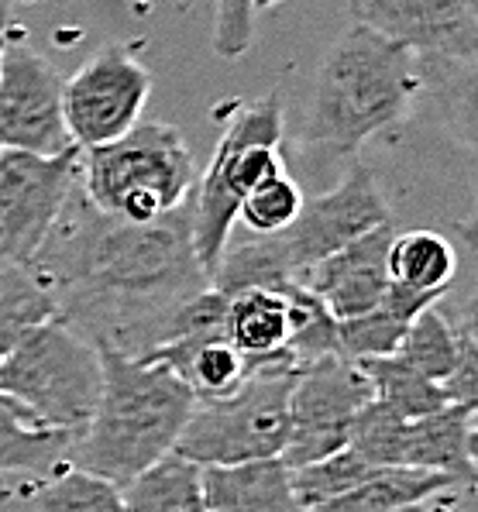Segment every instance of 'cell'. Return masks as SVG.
Returning <instances> with one entry per match:
<instances>
[{"label": "cell", "mask_w": 478, "mask_h": 512, "mask_svg": "<svg viewBox=\"0 0 478 512\" xmlns=\"http://www.w3.org/2000/svg\"><path fill=\"white\" fill-rule=\"evenodd\" d=\"M458 272V255L451 241L434 231H406L389 244V282L410 293L441 299Z\"/></svg>", "instance_id": "ffe728a7"}, {"label": "cell", "mask_w": 478, "mask_h": 512, "mask_svg": "<svg viewBox=\"0 0 478 512\" xmlns=\"http://www.w3.org/2000/svg\"><path fill=\"white\" fill-rule=\"evenodd\" d=\"M396 231L393 224H382L362 234L341 251L327 255L303 275V286L327 306L334 320H355L375 310L389 289V244Z\"/></svg>", "instance_id": "5bb4252c"}, {"label": "cell", "mask_w": 478, "mask_h": 512, "mask_svg": "<svg viewBox=\"0 0 478 512\" xmlns=\"http://www.w3.org/2000/svg\"><path fill=\"white\" fill-rule=\"evenodd\" d=\"M279 141L282 100L276 93L234 110L231 124L217 141L214 159L193 189V248L210 279L231 244L241 200L262 183L282 176Z\"/></svg>", "instance_id": "8992f818"}, {"label": "cell", "mask_w": 478, "mask_h": 512, "mask_svg": "<svg viewBox=\"0 0 478 512\" xmlns=\"http://www.w3.org/2000/svg\"><path fill=\"white\" fill-rule=\"evenodd\" d=\"M358 365H362L365 378L372 382L375 399L386 403L389 409H396L403 420H420V416H430L448 406L441 385L423 378L417 368L406 365L399 354H389V358H365V361H358Z\"/></svg>", "instance_id": "7402d4cb"}, {"label": "cell", "mask_w": 478, "mask_h": 512, "mask_svg": "<svg viewBox=\"0 0 478 512\" xmlns=\"http://www.w3.org/2000/svg\"><path fill=\"white\" fill-rule=\"evenodd\" d=\"M396 512H427V506H423V502H417V506H403V509H396Z\"/></svg>", "instance_id": "d590c367"}, {"label": "cell", "mask_w": 478, "mask_h": 512, "mask_svg": "<svg viewBox=\"0 0 478 512\" xmlns=\"http://www.w3.org/2000/svg\"><path fill=\"white\" fill-rule=\"evenodd\" d=\"M303 203L307 200H303L300 183H293V179L282 172V176L262 183L241 200L238 220L252 234H282L296 217H300Z\"/></svg>", "instance_id": "f1b7e54d"}, {"label": "cell", "mask_w": 478, "mask_h": 512, "mask_svg": "<svg viewBox=\"0 0 478 512\" xmlns=\"http://www.w3.org/2000/svg\"><path fill=\"white\" fill-rule=\"evenodd\" d=\"M152 76L124 45H104L62 83V110L73 148L93 152L124 138L141 121Z\"/></svg>", "instance_id": "9c48e42d"}, {"label": "cell", "mask_w": 478, "mask_h": 512, "mask_svg": "<svg viewBox=\"0 0 478 512\" xmlns=\"http://www.w3.org/2000/svg\"><path fill=\"white\" fill-rule=\"evenodd\" d=\"M372 471H375L372 464L365 458H358L351 447H344V451L331 454V458H324V461L293 468L289 471V482H293V492H296V499H300V506L313 512L317 506H324V502L341 499L344 492L362 485Z\"/></svg>", "instance_id": "484cf974"}, {"label": "cell", "mask_w": 478, "mask_h": 512, "mask_svg": "<svg viewBox=\"0 0 478 512\" xmlns=\"http://www.w3.org/2000/svg\"><path fill=\"white\" fill-rule=\"evenodd\" d=\"M382 224H389V207L382 200V189L368 165L351 159L338 186L320 193L317 200L303 203L300 217L282 234H269V238L276 241V251L286 262L289 275L300 282L317 262H324L327 255H334L344 244H351Z\"/></svg>", "instance_id": "8fae6325"}, {"label": "cell", "mask_w": 478, "mask_h": 512, "mask_svg": "<svg viewBox=\"0 0 478 512\" xmlns=\"http://www.w3.org/2000/svg\"><path fill=\"white\" fill-rule=\"evenodd\" d=\"M38 512H124V488L66 464L38 495Z\"/></svg>", "instance_id": "4316f807"}, {"label": "cell", "mask_w": 478, "mask_h": 512, "mask_svg": "<svg viewBox=\"0 0 478 512\" xmlns=\"http://www.w3.org/2000/svg\"><path fill=\"white\" fill-rule=\"evenodd\" d=\"M76 433L45 427L31 409L0 392V475H35L66 464Z\"/></svg>", "instance_id": "e0dca14e"}, {"label": "cell", "mask_w": 478, "mask_h": 512, "mask_svg": "<svg viewBox=\"0 0 478 512\" xmlns=\"http://www.w3.org/2000/svg\"><path fill=\"white\" fill-rule=\"evenodd\" d=\"M11 14H14V0H0V31L11 25Z\"/></svg>", "instance_id": "e575fe53"}, {"label": "cell", "mask_w": 478, "mask_h": 512, "mask_svg": "<svg viewBox=\"0 0 478 512\" xmlns=\"http://www.w3.org/2000/svg\"><path fill=\"white\" fill-rule=\"evenodd\" d=\"M437 303V296L427 293H410L403 286L389 282L386 296L375 310L362 313L355 320H341L338 324V344L341 354L351 361H365V358H389L399 351L406 330L423 310Z\"/></svg>", "instance_id": "2e32d148"}, {"label": "cell", "mask_w": 478, "mask_h": 512, "mask_svg": "<svg viewBox=\"0 0 478 512\" xmlns=\"http://www.w3.org/2000/svg\"><path fill=\"white\" fill-rule=\"evenodd\" d=\"M437 97L451 131L478 152V59L475 62H434Z\"/></svg>", "instance_id": "83f0119b"}, {"label": "cell", "mask_w": 478, "mask_h": 512, "mask_svg": "<svg viewBox=\"0 0 478 512\" xmlns=\"http://www.w3.org/2000/svg\"><path fill=\"white\" fill-rule=\"evenodd\" d=\"M351 14L434 62L478 59V0H351Z\"/></svg>", "instance_id": "4fadbf2b"}, {"label": "cell", "mask_w": 478, "mask_h": 512, "mask_svg": "<svg viewBox=\"0 0 478 512\" xmlns=\"http://www.w3.org/2000/svg\"><path fill=\"white\" fill-rule=\"evenodd\" d=\"M396 354L410 368H417L423 378L441 385L451 375L454 361H458V330H454V324L444 313H437L430 306L410 324Z\"/></svg>", "instance_id": "d4e9b609"}, {"label": "cell", "mask_w": 478, "mask_h": 512, "mask_svg": "<svg viewBox=\"0 0 478 512\" xmlns=\"http://www.w3.org/2000/svg\"><path fill=\"white\" fill-rule=\"evenodd\" d=\"M468 461H472V475L478 482V423H472V430H468Z\"/></svg>", "instance_id": "836d02e7"}, {"label": "cell", "mask_w": 478, "mask_h": 512, "mask_svg": "<svg viewBox=\"0 0 478 512\" xmlns=\"http://www.w3.org/2000/svg\"><path fill=\"white\" fill-rule=\"evenodd\" d=\"M406 427H410V420H403L396 409H389L379 399H372L358 409L348 433V447L372 468H406Z\"/></svg>", "instance_id": "cb8c5ba5"}, {"label": "cell", "mask_w": 478, "mask_h": 512, "mask_svg": "<svg viewBox=\"0 0 478 512\" xmlns=\"http://www.w3.org/2000/svg\"><path fill=\"white\" fill-rule=\"evenodd\" d=\"M454 327L478 344V296L465 299V303L458 306V313H454Z\"/></svg>", "instance_id": "1f68e13d"}, {"label": "cell", "mask_w": 478, "mask_h": 512, "mask_svg": "<svg viewBox=\"0 0 478 512\" xmlns=\"http://www.w3.org/2000/svg\"><path fill=\"white\" fill-rule=\"evenodd\" d=\"M80 183L100 214L148 224L190 200L197 189V169L172 124L138 121L111 145L80 152Z\"/></svg>", "instance_id": "277c9868"}, {"label": "cell", "mask_w": 478, "mask_h": 512, "mask_svg": "<svg viewBox=\"0 0 478 512\" xmlns=\"http://www.w3.org/2000/svg\"><path fill=\"white\" fill-rule=\"evenodd\" d=\"M62 76L31 45L7 42L0 59V152L56 159L73 152Z\"/></svg>", "instance_id": "7c38bea8"}, {"label": "cell", "mask_w": 478, "mask_h": 512, "mask_svg": "<svg viewBox=\"0 0 478 512\" xmlns=\"http://www.w3.org/2000/svg\"><path fill=\"white\" fill-rule=\"evenodd\" d=\"M124 512H210L203 499V468L166 454L124 488Z\"/></svg>", "instance_id": "44dd1931"}, {"label": "cell", "mask_w": 478, "mask_h": 512, "mask_svg": "<svg viewBox=\"0 0 478 512\" xmlns=\"http://www.w3.org/2000/svg\"><path fill=\"white\" fill-rule=\"evenodd\" d=\"M97 351L104 389L90 423L73 437L66 464L128 488L141 471L176 451L197 399L159 361L124 358L114 348Z\"/></svg>", "instance_id": "7a4b0ae2"}, {"label": "cell", "mask_w": 478, "mask_h": 512, "mask_svg": "<svg viewBox=\"0 0 478 512\" xmlns=\"http://www.w3.org/2000/svg\"><path fill=\"white\" fill-rule=\"evenodd\" d=\"M104 365L93 341L62 320L31 327L0 361V392L31 409L45 427L80 433L97 409Z\"/></svg>", "instance_id": "52a82bcc"}, {"label": "cell", "mask_w": 478, "mask_h": 512, "mask_svg": "<svg viewBox=\"0 0 478 512\" xmlns=\"http://www.w3.org/2000/svg\"><path fill=\"white\" fill-rule=\"evenodd\" d=\"M448 475L437 471H420V468H375L362 485H355L351 492H344L341 499L324 502L313 512H396L403 506H417V502L430 499L437 492L458 488Z\"/></svg>", "instance_id": "d6986e66"}, {"label": "cell", "mask_w": 478, "mask_h": 512, "mask_svg": "<svg viewBox=\"0 0 478 512\" xmlns=\"http://www.w3.org/2000/svg\"><path fill=\"white\" fill-rule=\"evenodd\" d=\"M28 272L49 289L56 320L97 348L148 358L169 341L179 310L210 289L193 248V196L179 210L128 224L69 193Z\"/></svg>", "instance_id": "6da1fadb"}, {"label": "cell", "mask_w": 478, "mask_h": 512, "mask_svg": "<svg viewBox=\"0 0 478 512\" xmlns=\"http://www.w3.org/2000/svg\"><path fill=\"white\" fill-rule=\"evenodd\" d=\"M296 375L300 365L293 358L255 365L231 396L203 399L193 406L172 454L200 468L282 458L289 440V399Z\"/></svg>", "instance_id": "5b68a950"}, {"label": "cell", "mask_w": 478, "mask_h": 512, "mask_svg": "<svg viewBox=\"0 0 478 512\" xmlns=\"http://www.w3.org/2000/svg\"><path fill=\"white\" fill-rule=\"evenodd\" d=\"M203 499L210 512H307L279 458L203 468Z\"/></svg>", "instance_id": "9a60e30c"}, {"label": "cell", "mask_w": 478, "mask_h": 512, "mask_svg": "<svg viewBox=\"0 0 478 512\" xmlns=\"http://www.w3.org/2000/svg\"><path fill=\"white\" fill-rule=\"evenodd\" d=\"M282 0H258V11H265V7H276Z\"/></svg>", "instance_id": "8d00e7d4"}, {"label": "cell", "mask_w": 478, "mask_h": 512, "mask_svg": "<svg viewBox=\"0 0 478 512\" xmlns=\"http://www.w3.org/2000/svg\"><path fill=\"white\" fill-rule=\"evenodd\" d=\"M420 83L417 52L355 21L320 62L303 145L320 155L355 159L368 138L393 128L410 110Z\"/></svg>", "instance_id": "3957f363"}, {"label": "cell", "mask_w": 478, "mask_h": 512, "mask_svg": "<svg viewBox=\"0 0 478 512\" xmlns=\"http://www.w3.org/2000/svg\"><path fill=\"white\" fill-rule=\"evenodd\" d=\"M4 49H7V38H4V31H0V59H4Z\"/></svg>", "instance_id": "74e56055"}, {"label": "cell", "mask_w": 478, "mask_h": 512, "mask_svg": "<svg viewBox=\"0 0 478 512\" xmlns=\"http://www.w3.org/2000/svg\"><path fill=\"white\" fill-rule=\"evenodd\" d=\"M76 186L80 148L56 159L0 152V255L7 265L28 269Z\"/></svg>", "instance_id": "30bf717a"}, {"label": "cell", "mask_w": 478, "mask_h": 512, "mask_svg": "<svg viewBox=\"0 0 478 512\" xmlns=\"http://www.w3.org/2000/svg\"><path fill=\"white\" fill-rule=\"evenodd\" d=\"M468 430H472V413L458 406H444L430 416L410 420L406 427V468L437 471L454 482L472 485V461H468Z\"/></svg>", "instance_id": "ac0fdd59"}, {"label": "cell", "mask_w": 478, "mask_h": 512, "mask_svg": "<svg viewBox=\"0 0 478 512\" xmlns=\"http://www.w3.org/2000/svg\"><path fill=\"white\" fill-rule=\"evenodd\" d=\"M441 389L451 406L465 409V413H478V344L472 337L461 334V330H458V361H454L451 375L441 382Z\"/></svg>", "instance_id": "4dcf8cb0"}, {"label": "cell", "mask_w": 478, "mask_h": 512, "mask_svg": "<svg viewBox=\"0 0 478 512\" xmlns=\"http://www.w3.org/2000/svg\"><path fill=\"white\" fill-rule=\"evenodd\" d=\"M461 241H465L468 248L478 251V200H475V207H472V214H468V220L461 224Z\"/></svg>", "instance_id": "d6a6232c"}, {"label": "cell", "mask_w": 478, "mask_h": 512, "mask_svg": "<svg viewBox=\"0 0 478 512\" xmlns=\"http://www.w3.org/2000/svg\"><path fill=\"white\" fill-rule=\"evenodd\" d=\"M49 320H56V303L49 289L21 265H4L0 269V361L31 327L49 324Z\"/></svg>", "instance_id": "603a6c76"}, {"label": "cell", "mask_w": 478, "mask_h": 512, "mask_svg": "<svg viewBox=\"0 0 478 512\" xmlns=\"http://www.w3.org/2000/svg\"><path fill=\"white\" fill-rule=\"evenodd\" d=\"M372 399L375 392L362 365L344 354L300 365L289 399V440L279 461L293 471L344 451L358 409Z\"/></svg>", "instance_id": "ba28073f"}, {"label": "cell", "mask_w": 478, "mask_h": 512, "mask_svg": "<svg viewBox=\"0 0 478 512\" xmlns=\"http://www.w3.org/2000/svg\"><path fill=\"white\" fill-rule=\"evenodd\" d=\"M258 0H217L214 11V52L224 59H241L252 49Z\"/></svg>", "instance_id": "f546056e"}]
</instances>
